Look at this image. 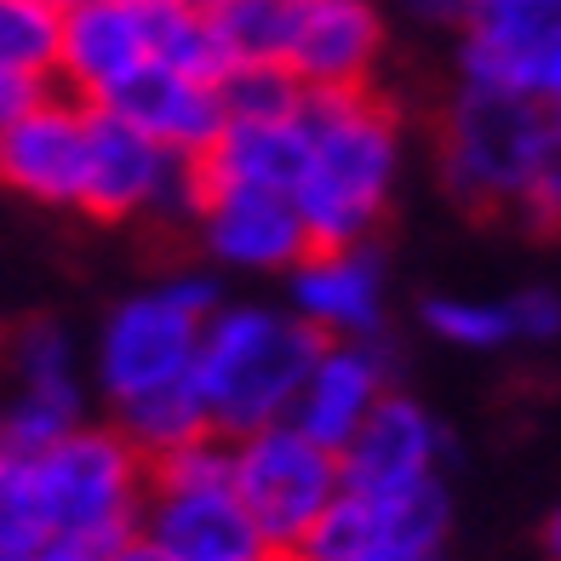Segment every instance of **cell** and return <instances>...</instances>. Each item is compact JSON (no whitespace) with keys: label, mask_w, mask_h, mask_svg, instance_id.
Returning <instances> with one entry per match:
<instances>
[{"label":"cell","mask_w":561,"mask_h":561,"mask_svg":"<svg viewBox=\"0 0 561 561\" xmlns=\"http://www.w3.org/2000/svg\"><path fill=\"white\" fill-rule=\"evenodd\" d=\"M304 172L293 207L310 247H367L401 172V115L367 92H304Z\"/></svg>","instance_id":"1"},{"label":"cell","mask_w":561,"mask_h":561,"mask_svg":"<svg viewBox=\"0 0 561 561\" xmlns=\"http://www.w3.org/2000/svg\"><path fill=\"white\" fill-rule=\"evenodd\" d=\"M436 156H442L447 195L458 207H470L476 218L516 213L533 229H545L556 218V195H561L556 104L458 87L436 126Z\"/></svg>","instance_id":"2"},{"label":"cell","mask_w":561,"mask_h":561,"mask_svg":"<svg viewBox=\"0 0 561 561\" xmlns=\"http://www.w3.org/2000/svg\"><path fill=\"white\" fill-rule=\"evenodd\" d=\"M321 333H310L293 310L270 304H218L195 339L190 385L201 396L213 436L241 442L264 424H280L298 401L304 373L321 355Z\"/></svg>","instance_id":"3"},{"label":"cell","mask_w":561,"mask_h":561,"mask_svg":"<svg viewBox=\"0 0 561 561\" xmlns=\"http://www.w3.org/2000/svg\"><path fill=\"white\" fill-rule=\"evenodd\" d=\"M138 539L167 561H252L270 556L229 488V442L201 436L144 465Z\"/></svg>","instance_id":"4"},{"label":"cell","mask_w":561,"mask_h":561,"mask_svg":"<svg viewBox=\"0 0 561 561\" xmlns=\"http://www.w3.org/2000/svg\"><path fill=\"white\" fill-rule=\"evenodd\" d=\"M46 533L87 550H110L138 533L144 504V458L110 424H81L64 442L30 453Z\"/></svg>","instance_id":"5"},{"label":"cell","mask_w":561,"mask_h":561,"mask_svg":"<svg viewBox=\"0 0 561 561\" xmlns=\"http://www.w3.org/2000/svg\"><path fill=\"white\" fill-rule=\"evenodd\" d=\"M218 304L224 287L213 275H172L167 287L115 304L98 333V390L110 396V407L190 378L195 339Z\"/></svg>","instance_id":"6"},{"label":"cell","mask_w":561,"mask_h":561,"mask_svg":"<svg viewBox=\"0 0 561 561\" xmlns=\"http://www.w3.org/2000/svg\"><path fill=\"white\" fill-rule=\"evenodd\" d=\"M229 488H236L259 545L280 561H293L304 533L344 493V481H339V453L316 447L304 430L280 419L229 442Z\"/></svg>","instance_id":"7"},{"label":"cell","mask_w":561,"mask_h":561,"mask_svg":"<svg viewBox=\"0 0 561 561\" xmlns=\"http://www.w3.org/2000/svg\"><path fill=\"white\" fill-rule=\"evenodd\" d=\"M458 30H465V41H458V75H465V87L556 104V92H561V0H488Z\"/></svg>","instance_id":"8"},{"label":"cell","mask_w":561,"mask_h":561,"mask_svg":"<svg viewBox=\"0 0 561 561\" xmlns=\"http://www.w3.org/2000/svg\"><path fill=\"white\" fill-rule=\"evenodd\" d=\"M195 213V161H178L149 138H138L110 110L87 104V178H81V207L98 224H126L144 213Z\"/></svg>","instance_id":"9"},{"label":"cell","mask_w":561,"mask_h":561,"mask_svg":"<svg viewBox=\"0 0 561 561\" xmlns=\"http://www.w3.org/2000/svg\"><path fill=\"white\" fill-rule=\"evenodd\" d=\"M87 178V104L69 92H35L12 121H0V184L41 207H81Z\"/></svg>","instance_id":"10"},{"label":"cell","mask_w":561,"mask_h":561,"mask_svg":"<svg viewBox=\"0 0 561 561\" xmlns=\"http://www.w3.org/2000/svg\"><path fill=\"white\" fill-rule=\"evenodd\" d=\"M385 58L378 0H293L280 69L304 92H367Z\"/></svg>","instance_id":"11"},{"label":"cell","mask_w":561,"mask_h":561,"mask_svg":"<svg viewBox=\"0 0 561 561\" xmlns=\"http://www.w3.org/2000/svg\"><path fill=\"white\" fill-rule=\"evenodd\" d=\"M442 458H447L442 424L413 396L390 390L362 419V430L339 447V481H344V493L385 499V493H401V488H419V481L442 476Z\"/></svg>","instance_id":"12"},{"label":"cell","mask_w":561,"mask_h":561,"mask_svg":"<svg viewBox=\"0 0 561 561\" xmlns=\"http://www.w3.org/2000/svg\"><path fill=\"white\" fill-rule=\"evenodd\" d=\"M287 310L327 344L385 333V264L367 247H310L287 270Z\"/></svg>","instance_id":"13"},{"label":"cell","mask_w":561,"mask_h":561,"mask_svg":"<svg viewBox=\"0 0 561 561\" xmlns=\"http://www.w3.org/2000/svg\"><path fill=\"white\" fill-rule=\"evenodd\" d=\"M92 110H110L115 121H126L138 138H149L156 149L178 161H201L207 144L224 133V104H218V81H201V75L167 69V64H144L126 81L98 98Z\"/></svg>","instance_id":"14"},{"label":"cell","mask_w":561,"mask_h":561,"mask_svg":"<svg viewBox=\"0 0 561 561\" xmlns=\"http://www.w3.org/2000/svg\"><path fill=\"white\" fill-rule=\"evenodd\" d=\"M385 396H390V350L378 339H339L321 344L316 367L304 373L287 424L304 430L316 447L339 453Z\"/></svg>","instance_id":"15"},{"label":"cell","mask_w":561,"mask_h":561,"mask_svg":"<svg viewBox=\"0 0 561 561\" xmlns=\"http://www.w3.org/2000/svg\"><path fill=\"white\" fill-rule=\"evenodd\" d=\"M201 241L218 264L229 270H293L310 236H304V218L293 207V195H270V190H213L201 195Z\"/></svg>","instance_id":"16"},{"label":"cell","mask_w":561,"mask_h":561,"mask_svg":"<svg viewBox=\"0 0 561 561\" xmlns=\"http://www.w3.org/2000/svg\"><path fill=\"white\" fill-rule=\"evenodd\" d=\"M149 64V35H144V0H115V7H81L64 12L58 35V75L75 104H98L110 98L126 75Z\"/></svg>","instance_id":"17"},{"label":"cell","mask_w":561,"mask_h":561,"mask_svg":"<svg viewBox=\"0 0 561 561\" xmlns=\"http://www.w3.org/2000/svg\"><path fill=\"white\" fill-rule=\"evenodd\" d=\"M304 172V133L298 121H224V133L195 161V190H270L293 195Z\"/></svg>","instance_id":"18"},{"label":"cell","mask_w":561,"mask_h":561,"mask_svg":"<svg viewBox=\"0 0 561 561\" xmlns=\"http://www.w3.org/2000/svg\"><path fill=\"white\" fill-rule=\"evenodd\" d=\"M447 533H453V493H447L442 476H430V481H419V488L367 499V550H362V561H442Z\"/></svg>","instance_id":"19"},{"label":"cell","mask_w":561,"mask_h":561,"mask_svg":"<svg viewBox=\"0 0 561 561\" xmlns=\"http://www.w3.org/2000/svg\"><path fill=\"white\" fill-rule=\"evenodd\" d=\"M110 430L144 458V465H156V458H167V453H178V447H190V442H201V436H213V424H207V413H201V396H195L190 378H178V385H161V390H149V396L121 401Z\"/></svg>","instance_id":"20"},{"label":"cell","mask_w":561,"mask_h":561,"mask_svg":"<svg viewBox=\"0 0 561 561\" xmlns=\"http://www.w3.org/2000/svg\"><path fill=\"white\" fill-rule=\"evenodd\" d=\"M64 12L53 0H0V75L23 87H53Z\"/></svg>","instance_id":"21"},{"label":"cell","mask_w":561,"mask_h":561,"mask_svg":"<svg viewBox=\"0 0 561 561\" xmlns=\"http://www.w3.org/2000/svg\"><path fill=\"white\" fill-rule=\"evenodd\" d=\"M7 424V453H41L87 424V390L81 385H23L12 401H0Z\"/></svg>","instance_id":"22"},{"label":"cell","mask_w":561,"mask_h":561,"mask_svg":"<svg viewBox=\"0 0 561 561\" xmlns=\"http://www.w3.org/2000/svg\"><path fill=\"white\" fill-rule=\"evenodd\" d=\"M287 12L293 0H218L207 12V30L218 41L224 69L236 64H280L287 46Z\"/></svg>","instance_id":"23"},{"label":"cell","mask_w":561,"mask_h":561,"mask_svg":"<svg viewBox=\"0 0 561 561\" xmlns=\"http://www.w3.org/2000/svg\"><path fill=\"white\" fill-rule=\"evenodd\" d=\"M224 121H298L304 87L280 64H236L218 75Z\"/></svg>","instance_id":"24"},{"label":"cell","mask_w":561,"mask_h":561,"mask_svg":"<svg viewBox=\"0 0 561 561\" xmlns=\"http://www.w3.org/2000/svg\"><path fill=\"white\" fill-rule=\"evenodd\" d=\"M0 350H7L18 390L23 385H81V373H75V339L58 321H23L0 339Z\"/></svg>","instance_id":"25"},{"label":"cell","mask_w":561,"mask_h":561,"mask_svg":"<svg viewBox=\"0 0 561 561\" xmlns=\"http://www.w3.org/2000/svg\"><path fill=\"white\" fill-rule=\"evenodd\" d=\"M424 327L436 339L458 344V350H499L516 339L510 327V304H493V298H424Z\"/></svg>","instance_id":"26"},{"label":"cell","mask_w":561,"mask_h":561,"mask_svg":"<svg viewBox=\"0 0 561 561\" xmlns=\"http://www.w3.org/2000/svg\"><path fill=\"white\" fill-rule=\"evenodd\" d=\"M35 539H46V516H41L30 453L0 447V550H23Z\"/></svg>","instance_id":"27"},{"label":"cell","mask_w":561,"mask_h":561,"mask_svg":"<svg viewBox=\"0 0 561 561\" xmlns=\"http://www.w3.org/2000/svg\"><path fill=\"white\" fill-rule=\"evenodd\" d=\"M556 316H561V304L550 287H527L510 298V327H516V339H556Z\"/></svg>","instance_id":"28"},{"label":"cell","mask_w":561,"mask_h":561,"mask_svg":"<svg viewBox=\"0 0 561 561\" xmlns=\"http://www.w3.org/2000/svg\"><path fill=\"white\" fill-rule=\"evenodd\" d=\"M0 561H98V550L75 545V539H58V533H46V539L23 545V550H0Z\"/></svg>","instance_id":"29"},{"label":"cell","mask_w":561,"mask_h":561,"mask_svg":"<svg viewBox=\"0 0 561 561\" xmlns=\"http://www.w3.org/2000/svg\"><path fill=\"white\" fill-rule=\"evenodd\" d=\"M419 23H436V30H458L465 23V0H401Z\"/></svg>","instance_id":"30"},{"label":"cell","mask_w":561,"mask_h":561,"mask_svg":"<svg viewBox=\"0 0 561 561\" xmlns=\"http://www.w3.org/2000/svg\"><path fill=\"white\" fill-rule=\"evenodd\" d=\"M35 92H46V87H23V81H12V75H0V121H12Z\"/></svg>","instance_id":"31"},{"label":"cell","mask_w":561,"mask_h":561,"mask_svg":"<svg viewBox=\"0 0 561 561\" xmlns=\"http://www.w3.org/2000/svg\"><path fill=\"white\" fill-rule=\"evenodd\" d=\"M98 561H167V556H161V550H149L138 533H133V539H121V545H110V550H98Z\"/></svg>","instance_id":"32"},{"label":"cell","mask_w":561,"mask_h":561,"mask_svg":"<svg viewBox=\"0 0 561 561\" xmlns=\"http://www.w3.org/2000/svg\"><path fill=\"white\" fill-rule=\"evenodd\" d=\"M58 12H81V7H115V0H53Z\"/></svg>","instance_id":"33"},{"label":"cell","mask_w":561,"mask_h":561,"mask_svg":"<svg viewBox=\"0 0 561 561\" xmlns=\"http://www.w3.org/2000/svg\"><path fill=\"white\" fill-rule=\"evenodd\" d=\"M476 7H488V0H465V18H470V12H476Z\"/></svg>","instance_id":"34"},{"label":"cell","mask_w":561,"mask_h":561,"mask_svg":"<svg viewBox=\"0 0 561 561\" xmlns=\"http://www.w3.org/2000/svg\"><path fill=\"white\" fill-rule=\"evenodd\" d=\"M252 561H280V556H252Z\"/></svg>","instance_id":"35"},{"label":"cell","mask_w":561,"mask_h":561,"mask_svg":"<svg viewBox=\"0 0 561 561\" xmlns=\"http://www.w3.org/2000/svg\"><path fill=\"white\" fill-rule=\"evenodd\" d=\"M0 447H7V424H0Z\"/></svg>","instance_id":"36"}]
</instances>
